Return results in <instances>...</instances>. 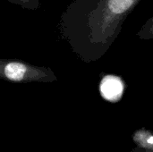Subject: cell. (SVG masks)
I'll list each match as a JSON object with an SVG mask.
<instances>
[{
    "label": "cell",
    "instance_id": "1",
    "mask_svg": "<svg viewBox=\"0 0 153 152\" xmlns=\"http://www.w3.org/2000/svg\"><path fill=\"white\" fill-rule=\"evenodd\" d=\"M0 80L12 83L52 82L56 81L53 71L19 59L0 58Z\"/></svg>",
    "mask_w": 153,
    "mask_h": 152
},
{
    "label": "cell",
    "instance_id": "2",
    "mask_svg": "<svg viewBox=\"0 0 153 152\" xmlns=\"http://www.w3.org/2000/svg\"><path fill=\"white\" fill-rule=\"evenodd\" d=\"M100 92L106 100L117 102L124 93V84L117 77L112 75L106 76L100 83Z\"/></svg>",
    "mask_w": 153,
    "mask_h": 152
},
{
    "label": "cell",
    "instance_id": "3",
    "mask_svg": "<svg viewBox=\"0 0 153 152\" xmlns=\"http://www.w3.org/2000/svg\"><path fill=\"white\" fill-rule=\"evenodd\" d=\"M134 148L130 152H153V132L147 129L136 130L132 136Z\"/></svg>",
    "mask_w": 153,
    "mask_h": 152
},
{
    "label": "cell",
    "instance_id": "4",
    "mask_svg": "<svg viewBox=\"0 0 153 152\" xmlns=\"http://www.w3.org/2000/svg\"><path fill=\"white\" fill-rule=\"evenodd\" d=\"M135 0H108L107 8L111 16H117L125 13Z\"/></svg>",
    "mask_w": 153,
    "mask_h": 152
},
{
    "label": "cell",
    "instance_id": "5",
    "mask_svg": "<svg viewBox=\"0 0 153 152\" xmlns=\"http://www.w3.org/2000/svg\"><path fill=\"white\" fill-rule=\"evenodd\" d=\"M13 4L18 5L23 9H28L31 11H36L39 9L40 3L39 0H4Z\"/></svg>",
    "mask_w": 153,
    "mask_h": 152
}]
</instances>
